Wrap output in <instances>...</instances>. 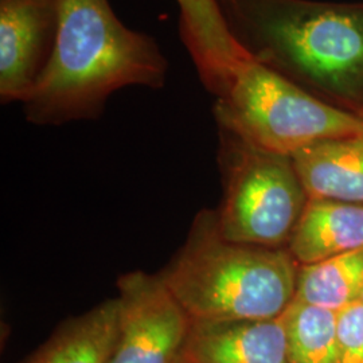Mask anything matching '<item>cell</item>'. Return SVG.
<instances>
[{
  "instance_id": "1",
  "label": "cell",
  "mask_w": 363,
  "mask_h": 363,
  "mask_svg": "<svg viewBox=\"0 0 363 363\" xmlns=\"http://www.w3.org/2000/svg\"><path fill=\"white\" fill-rule=\"evenodd\" d=\"M249 58L363 118V3L217 0Z\"/></svg>"
},
{
  "instance_id": "16",
  "label": "cell",
  "mask_w": 363,
  "mask_h": 363,
  "mask_svg": "<svg viewBox=\"0 0 363 363\" xmlns=\"http://www.w3.org/2000/svg\"><path fill=\"white\" fill-rule=\"evenodd\" d=\"M358 300H361V301H362V303H363V289H362V292H361V296H359V298H358Z\"/></svg>"
},
{
  "instance_id": "10",
  "label": "cell",
  "mask_w": 363,
  "mask_h": 363,
  "mask_svg": "<svg viewBox=\"0 0 363 363\" xmlns=\"http://www.w3.org/2000/svg\"><path fill=\"white\" fill-rule=\"evenodd\" d=\"M286 249L298 265L363 250V205L308 198Z\"/></svg>"
},
{
  "instance_id": "7",
  "label": "cell",
  "mask_w": 363,
  "mask_h": 363,
  "mask_svg": "<svg viewBox=\"0 0 363 363\" xmlns=\"http://www.w3.org/2000/svg\"><path fill=\"white\" fill-rule=\"evenodd\" d=\"M61 0H0V99L26 100L52 54Z\"/></svg>"
},
{
  "instance_id": "15",
  "label": "cell",
  "mask_w": 363,
  "mask_h": 363,
  "mask_svg": "<svg viewBox=\"0 0 363 363\" xmlns=\"http://www.w3.org/2000/svg\"><path fill=\"white\" fill-rule=\"evenodd\" d=\"M339 363H363V303L355 300L337 311Z\"/></svg>"
},
{
  "instance_id": "5",
  "label": "cell",
  "mask_w": 363,
  "mask_h": 363,
  "mask_svg": "<svg viewBox=\"0 0 363 363\" xmlns=\"http://www.w3.org/2000/svg\"><path fill=\"white\" fill-rule=\"evenodd\" d=\"M218 130L223 184L216 210L218 232L232 242L286 247L308 201L292 157Z\"/></svg>"
},
{
  "instance_id": "11",
  "label": "cell",
  "mask_w": 363,
  "mask_h": 363,
  "mask_svg": "<svg viewBox=\"0 0 363 363\" xmlns=\"http://www.w3.org/2000/svg\"><path fill=\"white\" fill-rule=\"evenodd\" d=\"M291 157L308 198L363 205V135L312 144Z\"/></svg>"
},
{
  "instance_id": "8",
  "label": "cell",
  "mask_w": 363,
  "mask_h": 363,
  "mask_svg": "<svg viewBox=\"0 0 363 363\" xmlns=\"http://www.w3.org/2000/svg\"><path fill=\"white\" fill-rule=\"evenodd\" d=\"M191 363H291L283 315L257 320H193Z\"/></svg>"
},
{
  "instance_id": "6",
  "label": "cell",
  "mask_w": 363,
  "mask_h": 363,
  "mask_svg": "<svg viewBox=\"0 0 363 363\" xmlns=\"http://www.w3.org/2000/svg\"><path fill=\"white\" fill-rule=\"evenodd\" d=\"M117 288L118 330L109 363H191L193 318L159 273H125Z\"/></svg>"
},
{
  "instance_id": "3",
  "label": "cell",
  "mask_w": 363,
  "mask_h": 363,
  "mask_svg": "<svg viewBox=\"0 0 363 363\" xmlns=\"http://www.w3.org/2000/svg\"><path fill=\"white\" fill-rule=\"evenodd\" d=\"M298 269L286 247L228 241L218 232L216 210H202L159 276L193 320H257L286 312Z\"/></svg>"
},
{
  "instance_id": "2",
  "label": "cell",
  "mask_w": 363,
  "mask_h": 363,
  "mask_svg": "<svg viewBox=\"0 0 363 363\" xmlns=\"http://www.w3.org/2000/svg\"><path fill=\"white\" fill-rule=\"evenodd\" d=\"M169 64L154 39L124 26L108 0H61L50 58L23 101L28 121L100 116L125 86L162 88Z\"/></svg>"
},
{
  "instance_id": "12",
  "label": "cell",
  "mask_w": 363,
  "mask_h": 363,
  "mask_svg": "<svg viewBox=\"0 0 363 363\" xmlns=\"http://www.w3.org/2000/svg\"><path fill=\"white\" fill-rule=\"evenodd\" d=\"M118 298L69 318L21 363H109L118 330Z\"/></svg>"
},
{
  "instance_id": "14",
  "label": "cell",
  "mask_w": 363,
  "mask_h": 363,
  "mask_svg": "<svg viewBox=\"0 0 363 363\" xmlns=\"http://www.w3.org/2000/svg\"><path fill=\"white\" fill-rule=\"evenodd\" d=\"M291 363H339L337 311L295 300L283 313Z\"/></svg>"
},
{
  "instance_id": "4",
  "label": "cell",
  "mask_w": 363,
  "mask_h": 363,
  "mask_svg": "<svg viewBox=\"0 0 363 363\" xmlns=\"http://www.w3.org/2000/svg\"><path fill=\"white\" fill-rule=\"evenodd\" d=\"M214 116L218 128L280 155L363 135V118L315 99L252 58L235 69L216 97Z\"/></svg>"
},
{
  "instance_id": "13",
  "label": "cell",
  "mask_w": 363,
  "mask_h": 363,
  "mask_svg": "<svg viewBox=\"0 0 363 363\" xmlns=\"http://www.w3.org/2000/svg\"><path fill=\"white\" fill-rule=\"evenodd\" d=\"M363 289V250L298 265L295 300L339 311Z\"/></svg>"
},
{
  "instance_id": "9",
  "label": "cell",
  "mask_w": 363,
  "mask_h": 363,
  "mask_svg": "<svg viewBox=\"0 0 363 363\" xmlns=\"http://www.w3.org/2000/svg\"><path fill=\"white\" fill-rule=\"evenodd\" d=\"M179 33L205 88L216 97L249 55L230 35L217 0H177Z\"/></svg>"
}]
</instances>
